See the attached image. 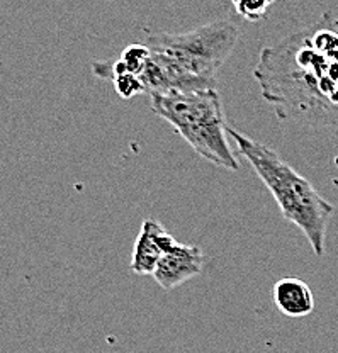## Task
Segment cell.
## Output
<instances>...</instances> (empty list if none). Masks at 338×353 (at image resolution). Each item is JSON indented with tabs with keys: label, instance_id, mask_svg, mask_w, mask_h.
Here are the masks:
<instances>
[{
	"label": "cell",
	"instance_id": "obj_1",
	"mask_svg": "<svg viewBox=\"0 0 338 353\" xmlns=\"http://www.w3.org/2000/svg\"><path fill=\"white\" fill-rule=\"evenodd\" d=\"M253 77L281 119L338 128V19L326 12L264 48Z\"/></svg>",
	"mask_w": 338,
	"mask_h": 353
},
{
	"label": "cell",
	"instance_id": "obj_2",
	"mask_svg": "<svg viewBox=\"0 0 338 353\" xmlns=\"http://www.w3.org/2000/svg\"><path fill=\"white\" fill-rule=\"evenodd\" d=\"M228 136L237 145L238 154L252 165L255 174L270 190L282 218L303 231L316 256L325 255L326 230L330 218L335 212L333 204L319 196L306 176L294 170L267 145L230 126Z\"/></svg>",
	"mask_w": 338,
	"mask_h": 353
},
{
	"label": "cell",
	"instance_id": "obj_3",
	"mask_svg": "<svg viewBox=\"0 0 338 353\" xmlns=\"http://www.w3.org/2000/svg\"><path fill=\"white\" fill-rule=\"evenodd\" d=\"M152 110L167 121L197 154L226 170H240L228 136L221 95L216 88L152 95Z\"/></svg>",
	"mask_w": 338,
	"mask_h": 353
},
{
	"label": "cell",
	"instance_id": "obj_4",
	"mask_svg": "<svg viewBox=\"0 0 338 353\" xmlns=\"http://www.w3.org/2000/svg\"><path fill=\"white\" fill-rule=\"evenodd\" d=\"M240 39V28L230 19L212 21L183 34L157 32L146 36L150 51L163 54L187 75L204 85L216 88L221 66Z\"/></svg>",
	"mask_w": 338,
	"mask_h": 353
},
{
	"label": "cell",
	"instance_id": "obj_5",
	"mask_svg": "<svg viewBox=\"0 0 338 353\" xmlns=\"http://www.w3.org/2000/svg\"><path fill=\"white\" fill-rule=\"evenodd\" d=\"M204 263L206 255L199 246L177 241L161 256L153 279L163 290H172L203 274Z\"/></svg>",
	"mask_w": 338,
	"mask_h": 353
},
{
	"label": "cell",
	"instance_id": "obj_6",
	"mask_svg": "<svg viewBox=\"0 0 338 353\" xmlns=\"http://www.w3.org/2000/svg\"><path fill=\"white\" fill-rule=\"evenodd\" d=\"M175 238L157 219H145L133 246L131 272L138 275L155 274L161 256L175 245Z\"/></svg>",
	"mask_w": 338,
	"mask_h": 353
},
{
	"label": "cell",
	"instance_id": "obj_7",
	"mask_svg": "<svg viewBox=\"0 0 338 353\" xmlns=\"http://www.w3.org/2000/svg\"><path fill=\"white\" fill-rule=\"evenodd\" d=\"M272 299L279 311L289 318H304L315 309L313 290L301 279L288 277L275 282Z\"/></svg>",
	"mask_w": 338,
	"mask_h": 353
},
{
	"label": "cell",
	"instance_id": "obj_8",
	"mask_svg": "<svg viewBox=\"0 0 338 353\" xmlns=\"http://www.w3.org/2000/svg\"><path fill=\"white\" fill-rule=\"evenodd\" d=\"M272 6H274L272 0H260V2H247V0H243V2H233L235 12L248 22H259L266 19Z\"/></svg>",
	"mask_w": 338,
	"mask_h": 353
},
{
	"label": "cell",
	"instance_id": "obj_9",
	"mask_svg": "<svg viewBox=\"0 0 338 353\" xmlns=\"http://www.w3.org/2000/svg\"><path fill=\"white\" fill-rule=\"evenodd\" d=\"M112 83L114 87H116V92L119 94L121 99H133L135 95L138 94H146L143 83L139 82L138 77L135 75H128V73H124V75L116 77V79L112 80Z\"/></svg>",
	"mask_w": 338,
	"mask_h": 353
}]
</instances>
